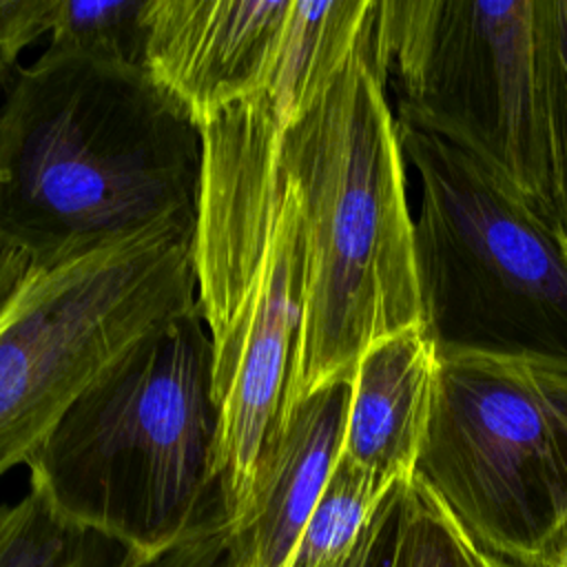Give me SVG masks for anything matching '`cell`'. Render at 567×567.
<instances>
[{
  "label": "cell",
  "mask_w": 567,
  "mask_h": 567,
  "mask_svg": "<svg viewBox=\"0 0 567 567\" xmlns=\"http://www.w3.org/2000/svg\"><path fill=\"white\" fill-rule=\"evenodd\" d=\"M372 18L339 73L281 128L279 155L299 197L306 252L284 408L352 377L372 343L421 326L405 157L372 60Z\"/></svg>",
  "instance_id": "3"
},
{
  "label": "cell",
  "mask_w": 567,
  "mask_h": 567,
  "mask_svg": "<svg viewBox=\"0 0 567 567\" xmlns=\"http://www.w3.org/2000/svg\"><path fill=\"white\" fill-rule=\"evenodd\" d=\"M292 0H148L144 69L197 124L270 89Z\"/></svg>",
  "instance_id": "9"
},
{
  "label": "cell",
  "mask_w": 567,
  "mask_h": 567,
  "mask_svg": "<svg viewBox=\"0 0 567 567\" xmlns=\"http://www.w3.org/2000/svg\"><path fill=\"white\" fill-rule=\"evenodd\" d=\"M534 115L549 217L567 233V0H534Z\"/></svg>",
  "instance_id": "12"
},
{
  "label": "cell",
  "mask_w": 567,
  "mask_h": 567,
  "mask_svg": "<svg viewBox=\"0 0 567 567\" xmlns=\"http://www.w3.org/2000/svg\"><path fill=\"white\" fill-rule=\"evenodd\" d=\"M352 377L288 403L257 458L248 507L228 536L233 567H286L343 447Z\"/></svg>",
  "instance_id": "10"
},
{
  "label": "cell",
  "mask_w": 567,
  "mask_h": 567,
  "mask_svg": "<svg viewBox=\"0 0 567 567\" xmlns=\"http://www.w3.org/2000/svg\"><path fill=\"white\" fill-rule=\"evenodd\" d=\"M228 532L208 534L159 551H122L115 567H228Z\"/></svg>",
  "instance_id": "19"
},
{
  "label": "cell",
  "mask_w": 567,
  "mask_h": 567,
  "mask_svg": "<svg viewBox=\"0 0 567 567\" xmlns=\"http://www.w3.org/2000/svg\"><path fill=\"white\" fill-rule=\"evenodd\" d=\"M392 567H487V558L432 492L410 478Z\"/></svg>",
  "instance_id": "16"
},
{
  "label": "cell",
  "mask_w": 567,
  "mask_h": 567,
  "mask_svg": "<svg viewBox=\"0 0 567 567\" xmlns=\"http://www.w3.org/2000/svg\"><path fill=\"white\" fill-rule=\"evenodd\" d=\"M284 115L264 91L202 124L197 306L213 341L217 476L230 532L286 403L303 315L301 206L281 155Z\"/></svg>",
  "instance_id": "2"
},
{
  "label": "cell",
  "mask_w": 567,
  "mask_h": 567,
  "mask_svg": "<svg viewBox=\"0 0 567 567\" xmlns=\"http://www.w3.org/2000/svg\"><path fill=\"white\" fill-rule=\"evenodd\" d=\"M31 272V264L24 255L0 244V312L7 308L11 297L24 284Z\"/></svg>",
  "instance_id": "20"
},
{
  "label": "cell",
  "mask_w": 567,
  "mask_h": 567,
  "mask_svg": "<svg viewBox=\"0 0 567 567\" xmlns=\"http://www.w3.org/2000/svg\"><path fill=\"white\" fill-rule=\"evenodd\" d=\"M563 241H565V248H567V233L563 235Z\"/></svg>",
  "instance_id": "24"
},
{
  "label": "cell",
  "mask_w": 567,
  "mask_h": 567,
  "mask_svg": "<svg viewBox=\"0 0 567 567\" xmlns=\"http://www.w3.org/2000/svg\"><path fill=\"white\" fill-rule=\"evenodd\" d=\"M217 434L213 341L195 306L137 341L75 399L29 458V485L122 551L230 534Z\"/></svg>",
  "instance_id": "4"
},
{
  "label": "cell",
  "mask_w": 567,
  "mask_h": 567,
  "mask_svg": "<svg viewBox=\"0 0 567 567\" xmlns=\"http://www.w3.org/2000/svg\"><path fill=\"white\" fill-rule=\"evenodd\" d=\"M122 549L64 516L38 487L0 505V567H115Z\"/></svg>",
  "instance_id": "13"
},
{
  "label": "cell",
  "mask_w": 567,
  "mask_h": 567,
  "mask_svg": "<svg viewBox=\"0 0 567 567\" xmlns=\"http://www.w3.org/2000/svg\"><path fill=\"white\" fill-rule=\"evenodd\" d=\"M228 567H233V563H230V565H228Z\"/></svg>",
  "instance_id": "25"
},
{
  "label": "cell",
  "mask_w": 567,
  "mask_h": 567,
  "mask_svg": "<svg viewBox=\"0 0 567 567\" xmlns=\"http://www.w3.org/2000/svg\"><path fill=\"white\" fill-rule=\"evenodd\" d=\"M549 567H567V527L560 532V536L554 540L547 558Z\"/></svg>",
  "instance_id": "21"
},
{
  "label": "cell",
  "mask_w": 567,
  "mask_h": 567,
  "mask_svg": "<svg viewBox=\"0 0 567 567\" xmlns=\"http://www.w3.org/2000/svg\"><path fill=\"white\" fill-rule=\"evenodd\" d=\"M487 558V567H549L547 560H509V558H498V556H489Z\"/></svg>",
  "instance_id": "22"
},
{
  "label": "cell",
  "mask_w": 567,
  "mask_h": 567,
  "mask_svg": "<svg viewBox=\"0 0 567 567\" xmlns=\"http://www.w3.org/2000/svg\"><path fill=\"white\" fill-rule=\"evenodd\" d=\"M390 487L339 454L286 567H346Z\"/></svg>",
  "instance_id": "14"
},
{
  "label": "cell",
  "mask_w": 567,
  "mask_h": 567,
  "mask_svg": "<svg viewBox=\"0 0 567 567\" xmlns=\"http://www.w3.org/2000/svg\"><path fill=\"white\" fill-rule=\"evenodd\" d=\"M146 4L148 0H58L49 49L144 66Z\"/></svg>",
  "instance_id": "15"
},
{
  "label": "cell",
  "mask_w": 567,
  "mask_h": 567,
  "mask_svg": "<svg viewBox=\"0 0 567 567\" xmlns=\"http://www.w3.org/2000/svg\"><path fill=\"white\" fill-rule=\"evenodd\" d=\"M436 348L421 326L372 343L352 370L341 456L385 485L414 476L432 412Z\"/></svg>",
  "instance_id": "11"
},
{
  "label": "cell",
  "mask_w": 567,
  "mask_h": 567,
  "mask_svg": "<svg viewBox=\"0 0 567 567\" xmlns=\"http://www.w3.org/2000/svg\"><path fill=\"white\" fill-rule=\"evenodd\" d=\"M410 481V478H408ZM408 481H396L379 503L346 567H392L405 507Z\"/></svg>",
  "instance_id": "18"
},
{
  "label": "cell",
  "mask_w": 567,
  "mask_h": 567,
  "mask_svg": "<svg viewBox=\"0 0 567 567\" xmlns=\"http://www.w3.org/2000/svg\"><path fill=\"white\" fill-rule=\"evenodd\" d=\"M436 357L412 478L483 554L545 560L567 527V363Z\"/></svg>",
  "instance_id": "7"
},
{
  "label": "cell",
  "mask_w": 567,
  "mask_h": 567,
  "mask_svg": "<svg viewBox=\"0 0 567 567\" xmlns=\"http://www.w3.org/2000/svg\"><path fill=\"white\" fill-rule=\"evenodd\" d=\"M58 0H0V69L13 71L18 55L49 33Z\"/></svg>",
  "instance_id": "17"
},
{
  "label": "cell",
  "mask_w": 567,
  "mask_h": 567,
  "mask_svg": "<svg viewBox=\"0 0 567 567\" xmlns=\"http://www.w3.org/2000/svg\"><path fill=\"white\" fill-rule=\"evenodd\" d=\"M370 47L396 91V117L474 153L549 217L534 115V0H381Z\"/></svg>",
  "instance_id": "8"
},
{
  "label": "cell",
  "mask_w": 567,
  "mask_h": 567,
  "mask_svg": "<svg viewBox=\"0 0 567 567\" xmlns=\"http://www.w3.org/2000/svg\"><path fill=\"white\" fill-rule=\"evenodd\" d=\"M204 144L144 66L44 49L0 97V244L53 268L197 224Z\"/></svg>",
  "instance_id": "1"
},
{
  "label": "cell",
  "mask_w": 567,
  "mask_h": 567,
  "mask_svg": "<svg viewBox=\"0 0 567 567\" xmlns=\"http://www.w3.org/2000/svg\"><path fill=\"white\" fill-rule=\"evenodd\" d=\"M195 226L168 224L31 268L0 312V478L137 341L197 306Z\"/></svg>",
  "instance_id": "6"
},
{
  "label": "cell",
  "mask_w": 567,
  "mask_h": 567,
  "mask_svg": "<svg viewBox=\"0 0 567 567\" xmlns=\"http://www.w3.org/2000/svg\"><path fill=\"white\" fill-rule=\"evenodd\" d=\"M394 122L419 179L414 264L421 328L436 352L567 363L560 228L474 153Z\"/></svg>",
  "instance_id": "5"
},
{
  "label": "cell",
  "mask_w": 567,
  "mask_h": 567,
  "mask_svg": "<svg viewBox=\"0 0 567 567\" xmlns=\"http://www.w3.org/2000/svg\"><path fill=\"white\" fill-rule=\"evenodd\" d=\"M9 75H11V71H2V69H0V97H2V91H4V86H7Z\"/></svg>",
  "instance_id": "23"
}]
</instances>
